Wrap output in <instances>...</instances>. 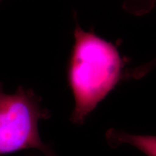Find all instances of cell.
Segmentation results:
<instances>
[{"label":"cell","instance_id":"3","mask_svg":"<svg viewBox=\"0 0 156 156\" xmlns=\"http://www.w3.org/2000/svg\"><path fill=\"white\" fill-rule=\"evenodd\" d=\"M106 137L112 147L129 145L136 147L147 156H156V136L132 134L111 129L106 132Z\"/></svg>","mask_w":156,"mask_h":156},{"label":"cell","instance_id":"2","mask_svg":"<svg viewBox=\"0 0 156 156\" xmlns=\"http://www.w3.org/2000/svg\"><path fill=\"white\" fill-rule=\"evenodd\" d=\"M40 100L34 91L23 87L7 94L0 83V155L36 149L44 156H56L39 135V120L50 116Z\"/></svg>","mask_w":156,"mask_h":156},{"label":"cell","instance_id":"4","mask_svg":"<svg viewBox=\"0 0 156 156\" xmlns=\"http://www.w3.org/2000/svg\"><path fill=\"white\" fill-rule=\"evenodd\" d=\"M123 7L134 15H142L156 7V0H124Z\"/></svg>","mask_w":156,"mask_h":156},{"label":"cell","instance_id":"5","mask_svg":"<svg viewBox=\"0 0 156 156\" xmlns=\"http://www.w3.org/2000/svg\"><path fill=\"white\" fill-rule=\"evenodd\" d=\"M156 65V58L155 59H153L151 62L145 64V65H142L141 67L136 68L135 69L131 72L129 73V77L134 78V79H138L143 77L145 74H147L148 72L151 70L152 68H153Z\"/></svg>","mask_w":156,"mask_h":156},{"label":"cell","instance_id":"6","mask_svg":"<svg viewBox=\"0 0 156 156\" xmlns=\"http://www.w3.org/2000/svg\"><path fill=\"white\" fill-rule=\"evenodd\" d=\"M2 1V0H0V2H1Z\"/></svg>","mask_w":156,"mask_h":156},{"label":"cell","instance_id":"1","mask_svg":"<svg viewBox=\"0 0 156 156\" xmlns=\"http://www.w3.org/2000/svg\"><path fill=\"white\" fill-rule=\"evenodd\" d=\"M68 68V80L75 98L71 120L81 124L122 77L123 62L112 43L77 25Z\"/></svg>","mask_w":156,"mask_h":156}]
</instances>
